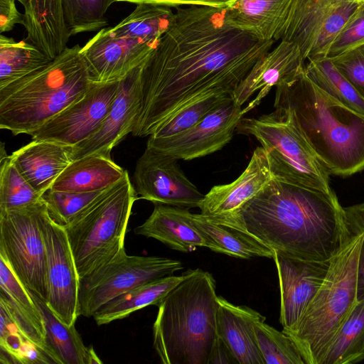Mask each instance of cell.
Wrapping results in <instances>:
<instances>
[{"label":"cell","mask_w":364,"mask_h":364,"mask_svg":"<svg viewBox=\"0 0 364 364\" xmlns=\"http://www.w3.org/2000/svg\"><path fill=\"white\" fill-rule=\"evenodd\" d=\"M363 44H364V2H360L331 43L327 57H333Z\"/></svg>","instance_id":"obj_41"},{"label":"cell","mask_w":364,"mask_h":364,"mask_svg":"<svg viewBox=\"0 0 364 364\" xmlns=\"http://www.w3.org/2000/svg\"><path fill=\"white\" fill-rule=\"evenodd\" d=\"M192 269L181 275H170L136 287L102 305L92 316L98 326L124 318L149 305L159 306L162 300L186 279Z\"/></svg>","instance_id":"obj_29"},{"label":"cell","mask_w":364,"mask_h":364,"mask_svg":"<svg viewBox=\"0 0 364 364\" xmlns=\"http://www.w3.org/2000/svg\"><path fill=\"white\" fill-rule=\"evenodd\" d=\"M31 343L18 328L7 307L0 301L1 363L23 364L24 354Z\"/></svg>","instance_id":"obj_40"},{"label":"cell","mask_w":364,"mask_h":364,"mask_svg":"<svg viewBox=\"0 0 364 364\" xmlns=\"http://www.w3.org/2000/svg\"><path fill=\"white\" fill-rule=\"evenodd\" d=\"M139 199L127 171L64 227L79 278L112 259L124 248L132 206Z\"/></svg>","instance_id":"obj_7"},{"label":"cell","mask_w":364,"mask_h":364,"mask_svg":"<svg viewBox=\"0 0 364 364\" xmlns=\"http://www.w3.org/2000/svg\"><path fill=\"white\" fill-rule=\"evenodd\" d=\"M280 290L279 322L291 328L311 301L327 274L330 260L313 261L274 252Z\"/></svg>","instance_id":"obj_18"},{"label":"cell","mask_w":364,"mask_h":364,"mask_svg":"<svg viewBox=\"0 0 364 364\" xmlns=\"http://www.w3.org/2000/svg\"><path fill=\"white\" fill-rule=\"evenodd\" d=\"M364 360V299L359 301L331 343L321 364H353Z\"/></svg>","instance_id":"obj_33"},{"label":"cell","mask_w":364,"mask_h":364,"mask_svg":"<svg viewBox=\"0 0 364 364\" xmlns=\"http://www.w3.org/2000/svg\"><path fill=\"white\" fill-rule=\"evenodd\" d=\"M274 43L231 26L225 8L176 7L169 28L141 66V104L132 135L149 136L193 102L233 92Z\"/></svg>","instance_id":"obj_1"},{"label":"cell","mask_w":364,"mask_h":364,"mask_svg":"<svg viewBox=\"0 0 364 364\" xmlns=\"http://www.w3.org/2000/svg\"><path fill=\"white\" fill-rule=\"evenodd\" d=\"M117 25L111 28L118 35L159 43L169 28L174 12L163 5L139 4Z\"/></svg>","instance_id":"obj_32"},{"label":"cell","mask_w":364,"mask_h":364,"mask_svg":"<svg viewBox=\"0 0 364 364\" xmlns=\"http://www.w3.org/2000/svg\"><path fill=\"white\" fill-rule=\"evenodd\" d=\"M42 196L20 173L9 156L1 154L0 213L31 205Z\"/></svg>","instance_id":"obj_35"},{"label":"cell","mask_w":364,"mask_h":364,"mask_svg":"<svg viewBox=\"0 0 364 364\" xmlns=\"http://www.w3.org/2000/svg\"><path fill=\"white\" fill-rule=\"evenodd\" d=\"M223 219L274 252L308 260H330L352 239L333 190H312L274 178L238 212Z\"/></svg>","instance_id":"obj_2"},{"label":"cell","mask_w":364,"mask_h":364,"mask_svg":"<svg viewBox=\"0 0 364 364\" xmlns=\"http://www.w3.org/2000/svg\"><path fill=\"white\" fill-rule=\"evenodd\" d=\"M16 1H19L21 4H23L24 8L28 5V4L29 2V0H16Z\"/></svg>","instance_id":"obj_48"},{"label":"cell","mask_w":364,"mask_h":364,"mask_svg":"<svg viewBox=\"0 0 364 364\" xmlns=\"http://www.w3.org/2000/svg\"><path fill=\"white\" fill-rule=\"evenodd\" d=\"M359 2H364V0H358Z\"/></svg>","instance_id":"obj_49"},{"label":"cell","mask_w":364,"mask_h":364,"mask_svg":"<svg viewBox=\"0 0 364 364\" xmlns=\"http://www.w3.org/2000/svg\"><path fill=\"white\" fill-rule=\"evenodd\" d=\"M218 334L238 364H265L257 343L255 324L265 316L245 306L216 297Z\"/></svg>","instance_id":"obj_21"},{"label":"cell","mask_w":364,"mask_h":364,"mask_svg":"<svg viewBox=\"0 0 364 364\" xmlns=\"http://www.w3.org/2000/svg\"><path fill=\"white\" fill-rule=\"evenodd\" d=\"M329 58L364 98V44Z\"/></svg>","instance_id":"obj_42"},{"label":"cell","mask_w":364,"mask_h":364,"mask_svg":"<svg viewBox=\"0 0 364 364\" xmlns=\"http://www.w3.org/2000/svg\"><path fill=\"white\" fill-rule=\"evenodd\" d=\"M110 4L114 2H128L136 4H149L167 6L171 8L182 6H203L224 9L236 0H109Z\"/></svg>","instance_id":"obj_43"},{"label":"cell","mask_w":364,"mask_h":364,"mask_svg":"<svg viewBox=\"0 0 364 364\" xmlns=\"http://www.w3.org/2000/svg\"><path fill=\"white\" fill-rule=\"evenodd\" d=\"M357 299H364V240L362 243L357 266Z\"/></svg>","instance_id":"obj_47"},{"label":"cell","mask_w":364,"mask_h":364,"mask_svg":"<svg viewBox=\"0 0 364 364\" xmlns=\"http://www.w3.org/2000/svg\"><path fill=\"white\" fill-rule=\"evenodd\" d=\"M121 80L92 82L87 91L31 134L32 140L73 146L93 134L107 116Z\"/></svg>","instance_id":"obj_12"},{"label":"cell","mask_w":364,"mask_h":364,"mask_svg":"<svg viewBox=\"0 0 364 364\" xmlns=\"http://www.w3.org/2000/svg\"><path fill=\"white\" fill-rule=\"evenodd\" d=\"M364 233L350 241L330 261L323 283L290 329H283L305 364H321L331 343L358 302L357 266Z\"/></svg>","instance_id":"obj_6"},{"label":"cell","mask_w":364,"mask_h":364,"mask_svg":"<svg viewBox=\"0 0 364 364\" xmlns=\"http://www.w3.org/2000/svg\"><path fill=\"white\" fill-rule=\"evenodd\" d=\"M267 153L257 147L244 171L230 183L211 188L199 206L200 213L211 216H230L238 212L272 179Z\"/></svg>","instance_id":"obj_20"},{"label":"cell","mask_w":364,"mask_h":364,"mask_svg":"<svg viewBox=\"0 0 364 364\" xmlns=\"http://www.w3.org/2000/svg\"><path fill=\"white\" fill-rule=\"evenodd\" d=\"M0 301L7 307L18 328L53 363H57L47 344L43 318L36 303L2 256H0Z\"/></svg>","instance_id":"obj_23"},{"label":"cell","mask_w":364,"mask_h":364,"mask_svg":"<svg viewBox=\"0 0 364 364\" xmlns=\"http://www.w3.org/2000/svg\"><path fill=\"white\" fill-rule=\"evenodd\" d=\"M158 45L102 28L81 48V54L90 80L106 83L120 80L141 66Z\"/></svg>","instance_id":"obj_16"},{"label":"cell","mask_w":364,"mask_h":364,"mask_svg":"<svg viewBox=\"0 0 364 364\" xmlns=\"http://www.w3.org/2000/svg\"><path fill=\"white\" fill-rule=\"evenodd\" d=\"M29 291V290H28ZM43 318L47 344L57 364H100L92 346H85L75 325L64 323L48 306L45 300L29 291Z\"/></svg>","instance_id":"obj_30"},{"label":"cell","mask_w":364,"mask_h":364,"mask_svg":"<svg viewBox=\"0 0 364 364\" xmlns=\"http://www.w3.org/2000/svg\"><path fill=\"white\" fill-rule=\"evenodd\" d=\"M47 206L36 203L0 213V256L20 282L46 301V254L42 226Z\"/></svg>","instance_id":"obj_9"},{"label":"cell","mask_w":364,"mask_h":364,"mask_svg":"<svg viewBox=\"0 0 364 364\" xmlns=\"http://www.w3.org/2000/svg\"><path fill=\"white\" fill-rule=\"evenodd\" d=\"M215 363H237L230 351L220 338L210 361V364Z\"/></svg>","instance_id":"obj_46"},{"label":"cell","mask_w":364,"mask_h":364,"mask_svg":"<svg viewBox=\"0 0 364 364\" xmlns=\"http://www.w3.org/2000/svg\"><path fill=\"white\" fill-rule=\"evenodd\" d=\"M276 88L274 107L289 111L331 175L346 178L364 170L363 115L316 85L305 68Z\"/></svg>","instance_id":"obj_3"},{"label":"cell","mask_w":364,"mask_h":364,"mask_svg":"<svg viewBox=\"0 0 364 364\" xmlns=\"http://www.w3.org/2000/svg\"><path fill=\"white\" fill-rule=\"evenodd\" d=\"M126 171L111 156L88 155L73 161L50 188L68 192L102 191L117 183Z\"/></svg>","instance_id":"obj_28"},{"label":"cell","mask_w":364,"mask_h":364,"mask_svg":"<svg viewBox=\"0 0 364 364\" xmlns=\"http://www.w3.org/2000/svg\"><path fill=\"white\" fill-rule=\"evenodd\" d=\"M92 192H68L48 189L42 196L50 217L65 226L86 209L105 191Z\"/></svg>","instance_id":"obj_39"},{"label":"cell","mask_w":364,"mask_h":364,"mask_svg":"<svg viewBox=\"0 0 364 364\" xmlns=\"http://www.w3.org/2000/svg\"><path fill=\"white\" fill-rule=\"evenodd\" d=\"M215 281L192 269L158 306L154 348L163 364H210L220 341Z\"/></svg>","instance_id":"obj_4"},{"label":"cell","mask_w":364,"mask_h":364,"mask_svg":"<svg viewBox=\"0 0 364 364\" xmlns=\"http://www.w3.org/2000/svg\"><path fill=\"white\" fill-rule=\"evenodd\" d=\"M236 129L252 135L266 150L274 178L293 186L331 192V173L283 107L258 117L242 118Z\"/></svg>","instance_id":"obj_8"},{"label":"cell","mask_w":364,"mask_h":364,"mask_svg":"<svg viewBox=\"0 0 364 364\" xmlns=\"http://www.w3.org/2000/svg\"><path fill=\"white\" fill-rule=\"evenodd\" d=\"M53 59L25 41L0 36V88L48 65Z\"/></svg>","instance_id":"obj_31"},{"label":"cell","mask_w":364,"mask_h":364,"mask_svg":"<svg viewBox=\"0 0 364 364\" xmlns=\"http://www.w3.org/2000/svg\"><path fill=\"white\" fill-rule=\"evenodd\" d=\"M260 321L254 329L265 364H305L293 340L282 331Z\"/></svg>","instance_id":"obj_36"},{"label":"cell","mask_w":364,"mask_h":364,"mask_svg":"<svg viewBox=\"0 0 364 364\" xmlns=\"http://www.w3.org/2000/svg\"><path fill=\"white\" fill-rule=\"evenodd\" d=\"M346 223L350 237L364 233V201L344 207Z\"/></svg>","instance_id":"obj_45"},{"label":"cell","mask_w":364,"mask_h":364,"mask_svg":"<svg viewBox=\"0 0 364 364\" xmlns=\"http://www.w3.org/2000/svg\"><path fill=\"white\" fill-rule=\"evenodd\" d=\"M44 237L48 297L46 303L66 324H75L78 314L80 278L73 252L63 226L45 215L43 226Z\"/></svg>","instance_id":"obj_15"},{"label":"cell","mask_w":364,"mask_h":364,"mask_svg":"<svg viewBox=\"0 0 364 364\" xmlns=\"http://www.w3.org/2000/svg\"><path fill=\"white\" fill-rule=\"evenodd\" d=\"M232 94L233 92L229 91L217 92L193 102L161 124L149 136L165 138L191 128L212 110L232 98Z\"/></svg>","instance_id":"obj_38"},{"label":"cell","mask_w":364,"mask_h":364,"mask_svg":"<svg viewBox=\"0 0 364 364\" xmlns=\"http://www.w3.org/2000/svg\"><path fill=\"white\" fill-rule=\"evenodd\" d=\"M245 115L232 98L209 112L197 124L165 138L149 136L146 147L178 160H193L222 149L232 139Z\"/></svg>","instance_id":"obj_13"},{"label":"cell","mask_w":364,"mask_h":364,"mask_svg":"<svg viewBox=\"0 0 364 364\" xmlns=\"http://www.w3.org/2000/svg\"><path fill=\"white\" fill-rule=\"evenodd\" d=\"M292 0H236L225 8L232 27L260 41L281 39Z\"/></svg>","instance_id":"obj_25"},{"label":"cell","mask_w":364,"mask_h":364,"mask_svg":"<svg viewBox=\"0 0 364 364\" xmlns=\"http://www.w3.org/2000/svg\"><path fill=\"white\" fill-rule=\"evenodd\" d=\"M64 22L70 36L95 31L106 25L109 0H61Z\"/></svg>","instance_id":"obj_37"},{"label":"cell","mask_w":364,"mask_h":364,"mask_svg":"<svg viewBox=\"0 0 364 364\" xmlns=\"http://www.w3.org/2000/svg\"><path fill=\"white\" fill-rule=\"evenodd\" d=\"M141 66L121 80L112 106L96 132L72 146L73 161L92 154L111 156L112 149L132 132L141 104Z\"/></svg>","instance_id":"obj_17"},{"label":"cell","mask_w":364,"mask_h":364,"mask_svg":"<svg viewBox=\"0 0 364 364\" xmlns=\"http://www.w3.org/2000/svg\"><path fill=\"white\" fill-rule=\"evenodd\" d=\"M309 77L342 104L364 116V98L328 58L309 60L305 65Z\"/></svg>","instance_id":"obj_34"},{"label":"cell","mask_w":364,"mask_h":364,"mask_svg":"<svg viewBox=\"0 0 364 364\" xmlns=\"http://www.w3.org/2000/svg\"><path fill=\"white\" fill-rule=\"evenodd\" d=\"M358 0H292L281 40L296 43L304 60L327 57Z\"/></svg>","instance_id":"obj_11"},{"label":"cell","mask_w":364,"mask_h":364,"mask_svg":"<svg viewBox=\"0 0 364 364\" xmlns=\"http://www.w3.org/2000/svg\"><path fill=\"white\" fill-rule=\"evenodd\" d=\"M134 232L182 252H191L200 247L208 248L206 239L193 223L189 208L155 204L150 216Z\"/></svg>","instance_id":"obj_22"},{"label":"cell","mask_w":364,"mask_h":364,"mask_svg":"<svg viewBox=\"0 0 364 364\" xmlns=\"http://www.w3.org/2000/svg\"><path fill=\"white\" fill-rule=\"evenodd\" d=\"M181 261L164 257L128 255L125 247L112 259L80 278L79 316L92 317L105 304L147 282L173 275Z\"/></svg>","instance_id":"obj_10"},{"label":"cell","mask_w":364,"mask_h":364,"mask_svg":"<svg viewBox=\"0 0 364 364\" xmlns=\"http://www.w3.org/2000/svg\"><path fill=\"white\" fill-rule=\"evenodd\" d=\"M24 9L28 41L51 59L55 58L67 47L70 38L61 0H29Z\"/></svg>","instance_id":"obj_27"},{"label":"cell","mask_w":364,"mask_h":364,"mask_svg":"<svg viewBox=\"0 0 364 364\" xmlns=\"http://www.w3.org/2000/svg\"><path fill=\"white\" fill-rule=\"evenodd\" d=\"M72 146L32 140L9 158L31 186L42 195L73 161Z\"/></svg>","instance_id":"obj_24"},{"label":"cell","mask_w":364,"mask_h":364,"mask_svg":"<svg viewBox=\"0 0 364 364\" xmlns=\"http://www.w3.org/2000/svg\"><path fill=\"white\" fill-rule=\"evenodd\" d=\"M16 0H0V32L13 29L17 23L25 26L24 14H21L16 6Z\"/></svg>","instance_id":"obj_44"},{"label":"cell","mask_w":364,"mask_h":364,"mask_svg":"<svg viewBox=\"0 0 364 364\" xmlns=\"http://www.w3.org/2000/svg\"><path fill=\"white\" fill-rule=\"evenodd\" d=\"M178 159L146 147L133 175L139 198L154 204L198 208L204 198L181 170Z\"/></svg>","instance_id":"obj_14"},{"label":"cell","mask_w":364,"mask_h":364,"mask_svg":"<svg viewBox=\"0 0 364 364\" xmlns=\"http://www.w3.org/2000/svg\"><path fill=\"white\" fill-rule=\"evenodd\" d=\"M305 60L294 43L281 40L279 43L260 58L233 91V99L240 106L258 92L244 113L258 105L273 87L293 81L304 70Z\"/></svg>","instance_id":"obj_19"},{"label":"cell","mask_w":364,"mask_h":364,"mask_svg":"<svg viewBox=\"0 0 364 364\" xmlns=\"http://www.w3.org/2000/svg\"><path fill=\"white\" fill-rule=\"evenodd\" d=\"M79 45L66 47L43 68L0 88V128L29 134L90 88Z\"/></svg>","instance_id":"obj_5"},{"label":"cell","mask_w":364,"mask_h":364,"mask_svg":"<svg viewBox=\"0 0 364 364\" xmlns=\"http://www.w3.org/2000/svg\"><path fill=\"white\" fill-rule=\"evenodd\" d=\"M193 223L206 239L211 251L240 259H273L274 252L257 238L216 216L193 213Z\"/></svg>","instance_id":"obj_26"}]
</instances>
